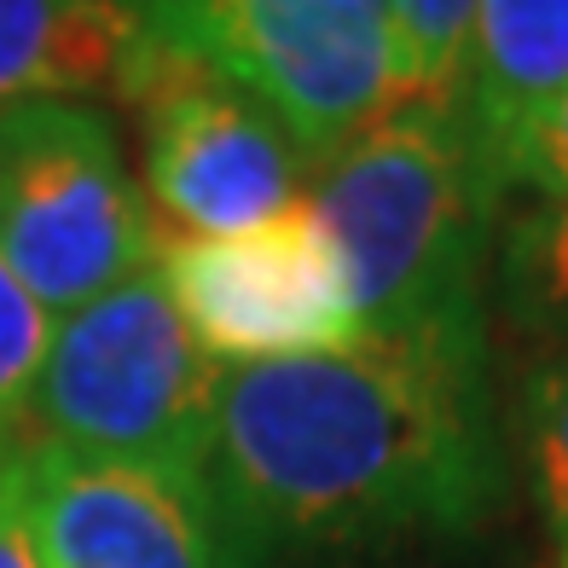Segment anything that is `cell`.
<instances>
[{"mask_svg":"<svg viewBox=\"0 0 568 568\" xmlns=\"http://www.w3.org/2000/svg\"><path fill=\"white\" fill-rule=\"evenodd\" d=\"M505 186L453 105H400L307 180L343 262L359 337L487 354L481 267Z\"/></svg>","mask_w":568,"mask_h":568,"instance_id":"cell-2","label":"cell"},{"mask_svg":"<svg viewBox=\"0 0 568 568\" xmlns=\"http://www.w3.org/2000/svg\"><path fill=\"white\" fill-rule=\"evenodd\" d=\"M203 494L226 568L476 534L505 499L487 354L354 337L226 366Z\"/></svg>","mask_w":568,"mask_h":568,"instance_id":"cell-1","label":"cell"},{"mask_svg":"<svg viewBox=\"0 0 568 568\" xmlns=\"http://www.w3.org/2000/svg\"><path fill=\"white\" fill-rule=\"evenodd\" d=\"M0 262L59 320L158 262V221L99 105L0 111Z\"/></svg>","mask_w":568,"mask_h":568,"instance_id":"cell-5","label":"cell"},{"mask_svg":"<svg viewBox=\"0 0 568 568\" xmlns=\"http://www.w3.org/2000/svg\"><path fill=\"white\" fill-rule=\"evenodd\" d=\"M47 568H226L203 481L23 442Z\"/></svg>","mask_w":568,"mask_h":568,"instance_id":"cell-8","label":"cell"},{"mask_svg":"<svg viewBox=\"0 0 568 568\" xmlns=\"http://www.w3.org/2000/svg\"><path fill=\"white\" fill-rule=\"evenodd\" d=\"M0 568H47L30 494H23V435L0 447Z\"/></svg>","mask_w":568,"mask_h":568,"instance_id":"cell-16","label":"cell"},{"mask_svg":"<svg viewBox=\"0 0 568 568\" xmlns=\"http://www.w3.org/2000/svg\"><path fill=\"white\" fill-rule=\"evenodd\" d=\"M140 36L192 53L291 128L314 169L406 105L389 0H128Z\"/></svg>","mask_w":568,"mask_h":568,"instance_id":"cell-4","label":"cell"},{"mask_svg":"<svg viewBox=\"0 0 568 568\" xmlns=\"http://www.w3.org/2000/svg\"><path fill=\"white\" fill-rule=\"evenodd\" d=\"M221 372L145 267L53 325L23 442L203 481Z\"/></svg>","mask_w":568,"mask_h":568,"instance_id":"cell-3","label":"cell"},{"mask_svg":"<svg viewBox=\"0 0 568 568\" xmlns=\"http://www.w3.org/2000/svg\"><path fill=\"white\" fill-rule=\"evenodd\" d=\"M151 267L215 366L331 354L359 337L343 262L307 197L232 239H163Z\"/></svg>","mask_w":568,"mask_h":568,"instance_id":"cell-7","label":"cell"},{"mask_svg":"<svg viewBox=\"0 0 568 568\" xmlns=\"http://www.w3.org/2000/svg\"><path fill=\"white\" fill-rule=\"evenodd\" d=\"M505 314L534 337L568 343V197L534 192L499 232Z\"/></svg>","mask_w":568,"mask_h":568,"instance_id":"cell-11","label":"cell"},{"mask_svg":"<svg viewBox=\"0 0 568 568\" xmlns=\"http://www.w3.org/2000/svg\"><path fill=\"white\" fill-rule=\"evenodd\" d=\"M116 99L140 116L145 197L163 215L158 244L232 239L307 197L314 158L262 99L203 59L140 36Z\"/></svg>","mask_w":568,"mask_h":568,"instance_id":"cell-6","label":"cell"},{"mask_svg":"<svg viewBox=\"0 0 568 568\" xmlns=\"http://www.w3.org/2000/svg\"><path fill=\"white\" fill-rule=\"evenodd\" d=\"M568 93V0H476L470 59L453 111L510 197L523 140Z\"/></svg>","mask_w":568,"mask_h":568,"instance_id":"cell-9","label":"cell"},{"mask_svg":"<svg viewBox=\"0 0 568 568\" xmlns=\"http://www.w3.org/2000/svg\"><path fill=\"white\" fill-rule=\"evenodd\" d=\"M134 47L128 0H0V111L116 93Z\"/></svg>","mask_w":568,"mask_h":568,"instance_id":"cell-10","label":"cell"},{"mask_svg":"<svg viewBox=\"0 0 568 568\" xmlns=\"http://www.w3.org/2000/svg\"><path fill=\"white\" fill-rule=\"evenodd\" d=\"M523 435H528V464L539 505L551 516V534L568 557V348L551 354L546 366L528 377L523 395Z\"/></svg>","mask_w":568,"mask_h":568,"instance_id":"cell-13","label":"cell"},{"mask_svg":"<svg viewBox=\"0 0 568 568\" xmlns=\"http://www.w3.org/2000/svg\"><path fill=\"white\" fill-rule=\"evenodd\" d=\"M406 105H453L470 59L476 0H389Z\"/></svg>","mask_w":568,"mask_h":568,"instance_id":"cell-12","label":"cell"},{"mask_svg":"<svg viewBox=\"0 0 568 568\" xmlns=\"http://www.w3.org/2000/svg\"><path fill=\"white\" fill-rule=\"evenodd\" d=\"M510 192H551L568 197V93L539 116V128L523 140L510 163Z\"/></svg>","mask_w":568,"mask_h":568,"instance_id":"cell-15","label":"cell"},{"mask_svg":"<svg viewBox=\"0 0 568 568\" xmlns=\"http://www.w3.org/2000/svg\"><path fill=\"white\" fill-rule=\"evenodd\" d=\"M47 337H53V320L18 284V273L0 262V447H12L23 435V412H30Z\"/></svg>","mask_w":568,"mask_h":568,"instance_id":"cell-14","label":"cell"}]
</instances>
